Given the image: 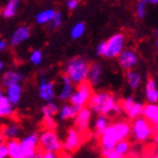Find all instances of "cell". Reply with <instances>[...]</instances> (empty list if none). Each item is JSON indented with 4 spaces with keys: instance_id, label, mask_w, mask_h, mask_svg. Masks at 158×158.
Wrapping results in <instances>:
<instances>
[{
    "instance_id": "cell-13",
    "label": "cell",
    "mask_w": 158,
    "mask_h": 158,
    "mask_svg": "<svg viewBox=\"0 0 158 158\" xmlns=\"http://www.w3.org/2000/svg\"><path fill=\"white\" fill-rule=\"evenodd\" d=\"M74 90L75 84L67 76H64L62 78V81H60V87H59L58 91L56 92V96L60 101H69Z\"/></svg>"
},
{
    "instance_id": "cell-37",
    "label": "cell",
    "mask_w": 158,
    "mask_h": 158,
    "mask_svg": "<svg viewBox=\"0 0 158 158\" xmlns=\"http://www.w3.org/2000/svg\"><path fill=\"white\" fill-rule=\"evenodd\" d=\"M0 158H9L7 145L3 143L0 144Z\"/></svg>"
},
{
    "instance_id": "cell-19",
    "label": "cell",
    "mask_w": 158,
    "mask_h": 158,
    "mask_svg": "<svg viewBox=\"0 0 158 158\" xmlns=\"http://www.w3.org/2000/svg\"><path fill=\"white\" fill-rule=\"evenodd\" d=\"M23 79H24L23 73L19 72V70H7L1 77V84L6 88L10 85L21 84V81H23Z\"/></svg>"
},
{
    "instance_id": "cell-45",
    "label": "cell",
    "mask_w": 158,
    "mask_h": 158,
    "mask_svg": "<svg viewBox=\"0 0 158 158\" xmlns=\"http://www.w3.org/2000/svg\"><path fill=\"white\" fill-rule=\"evenodd\" d=\"M60 158H74V157H73V156L70 155V154H65V155H63Z\"/></svg>"
},
{
    "instance_id": "cell-23",
    "label": "cell",
    "mask_w": 158,
    "mask_h": 158,
    "mask_svg": "<svg viewBox=\"0 0 158 158\" xmlns=\"http://www.w3.org/2000/svg\"><path fill=\"white\" fill-rule=\"evenodd\" d=\"M15 113V109L11 102L3 96L0 99V118H12Z\"/></svg>"
},
{
    "instance_id": "cell-4",
    "label": "cell",
    "mask_w": 158,
    "mask_h": 158,
    "mask_svg": "<svg viewBox=\"0 0 158 158\" xmlns=\"http://www.w3.org/2000/svg\"><path fill=\"white\" fill-rule=\"evenodd\" d=\"M153 126L144 116L132 120L131 123V134L136 142H146L154 135Z\"/></svg>"
},
{
    "instance_id": "cell-32",
    "label": "cell",
    "mask_w": 158,
    "mask_h": 158,
    "mask_svg": "<svg viewBox=\"0 0 158 158\" xmlns=\"http://www.w3.org/2000/svg\"><path fill=\"white\" fill-rule=\"evenodd\" d=\"M147 13V2L145 0H139L136 5V15L139 19H144Z\"/></svg>"
},
{
    "instance_id": "cell-38",
    "label": "cell",
    "mask_w": 158,
    "mask_h": 158,
    "mask_svg": "<svg viewBox=\"0 0 158 158\" xmlns=\"http://www.w3.org/2000/svg\"><path fill=\"white\" fill-rule=\"evenodd\" d=\"M104 48H106V42H100V43H99V44L97 45V48H96L97 55H99V56H103Z\"/></svg>"
},
{
    "instance_id": "cell-42",
    "label": "cell",
    "mask_w": 158,
    "mask_h": 158,
    "mask_svg": "<svg viewBox=\"0 0 158 158\" xmlns=\"http://www.w3.org/2000/svg\"><path fill=\"white\" fill-rule=\"evenodd\" d=\"M147 5H158V0H145Z\"/></svg>"
},
{
    "instance_id": "cell-5",
    "label": "cell",
    "mask_w": 158,
    "mask_h": 158,
    "mask_svg": "<svg viewBox=\"0 0 158 158\" xmlns=\"http://www.w3.org/2000/svg\"><path fill=\"white\" fill-rule=\"evenodd\" d=\"M62 139L54 130H45L39 135V146L43 152L58 153L62 151Z\"/></svg>"
},
{
    "instance_id": "cell-48",
    "label": "cell",
    "mask_w": 158,
    "mask_h": 158,
    "mask_svg": "<svg viewBox=\"0 0 158 158\" xmlns=\"http://www.w3.org/2000/svg\"><path fill=\"white\" fill-rule=\"evenodd\" d=\"M151 158H158V151L156 152V154H155V155H154L153 157H151Z\"/></svg>"
},
{
    "instance_id": "cell-26",
    "label": "cell",
    "mask_w": 158,
    "mask_h": 158,
    "mask_svg": "<svg viewBox=\"0 0 158 158\" xmlns=\"http://www.w3.org/2000/svg\"><path fill=\"white\" fill-rule=\"evenodd\" d=\"M110 118L104 114H97V118L94 122V130L98 135L102 133V132L110 125Z\"/></svg>"
},
{
    "instance_id": "cell-35",
    "label": "cell",
    "mask_w": 158,
    "mask_h": 158,
    "mask_svg": "<svg viewBox=\"0 0 158 158\" xmlns=\"http://www.w3.org/2000/svg\"><path fill=\"white\" fill-rule=\"evenodd\" d=\"M44 124L48 130H54L56 127V121L54 118H44Z\"/></svg>"
},
{
    "instance_id": "cell-29",
    "label": "cell",
    "mask_w": 158,
    "mask_h": 158,
    "mask_svg": "<svg viewBox=\"0 0 158 158\" xmlns=\"http://www.w3.org/2000/svg\"><path fill=\"white\" fill-rule=\"evenodd\" d=\"M20 5V0H8L5 8L2 10V15L5 18H12L15 15L18 8Z\"/></svg>"
},
{
    "instance_id": "cell-17",
    "label": "cell",
    "mask_w": 158,
    "mask_h": 158,
    "mask_svg": "<svg viewBox=\"0 0 158 158\" xmlns=\"http://www.w3.org/2000/svg\"><path fill=\"white\" fill-rule=\"evenodd\" d=\"M31 35V31H30L29 27H19L15 29V31L11 35V39H10V44L12 46H18V45L22 44L25 41H27Z\"/></svg>"
},
{
    "instance_id": "cell-39",
    "label": "cell",
    "mask_w": 158,
    "mask_h": 158,
    "mask_svg": "<svg viewBox=\"0 0 158 158\" xmlns=\"http://www.w3.org/2000/svg\"><path fill=\"white\" fill-rule=\"evenodd\" d=\"M103 158H126V157L125 156L120 155V154H118L116 152H114L113 149H112V151H110L108 154H106V155L103 156Z\"/></svg>"
},
{
    "instance_id": "cell-31",
    "label": "cell",
    "mask_w": 158,
    "mask_h": 158,
    "mask_svg": "<svg viewBox=\"0 0 158 158\" xmlns=\"http://www.w3.org/2000/svg\"><path fill=\"white\" fill-rule=\"evenodd\" d=\"M85 32H86V25H85V23L78 22L70 30V36L74 40H78L85 34Z\"/></svg>"
},
{
    "instance_id": "cell-33",
    "label": "cell",
    "mask_w": 158,
    "mask_h": 158,
    "mask_svg": "<svg viewBox=\"0 0 158 158\" xmlns=\"http://www.w3.org/2000/svg\"><path fill=\"white\" fill-rule=\"evenodd\" d=\"M43 60V54L40 49H34L31 54H30V62L32 63L33 65L37 66L42 63Z\"/></svg>"
},
{
    "instance_id": "cell-21",
    "label": "cell",
    "mask_w": 158,
    "mask_h": 158,
    "mask_svg": "<svg viewBox=\"0 0 158 158\" xmlns=\"http://www.w3.org/2000/svg\"><path fill=\"white\" fill-rule=\"evenodd\" d=\"M78 106H74L70 102L69 103H64L62 106H59L58 110V118L60 121H66V120H70V118H74L76 116L77 112L79 111Z\"/></svg>"
},
{
    "instance_id": "cell-12",
    "label": "cell",
    "mask_w": 158,
    "mask_h": 158,
    "mask_svg": "<svg viewBox=\"0 0 158 158\" xmlns=\"http://www.w3.org/2000/svg\"><path fill=\"white\" fill-rule=\"evenodd\" d=\"M75 125L76 128L80 133H85L89 130L90 127V122L92 118V112L89 108L82 106L79 109V111L77 112L76 116H75Z\"/></svg>"
},
{
    "instance_id": "cell-43",
    "label": "cell",
    "mask_w": 158,
    "mask_h": 158,
    "mask_svg": "<svg viewBox=\"0 0 158 158\" xmlns=\"http://www.w3.org/2000/svg\"><path fill=\"white\" fill-rule=\"evenodd\" d=\"M153 136H154V141H155V143L158 145V131H156Z\"/></svg>"
},
{
    "instance_id": "cell-3",
    "label": "cell",
    "mask_w": 158,
    "mask_h": 158,
    "mask_svg": "<svg viewBox=\"0 0 158 158\" xmlns=\"http://www.w3.org/2000/svg\"><path fill=\"white\" fill-rule=\"evenodd\" d=\"M89 64L81 57H74L69 59L64 67L65 76L68 77L75 85L81 84L87 80Z\"/></svg>"
},
{
    "instance_id": "cell-2",
    "label": "cell",
    "mask_w": 158,
    "mask_h": 158,
    "mask_svg": "<svg viewBox=\"0 0 158 158\" xmlns=\"http://www.w3.org/2000/svg\"><path fill=\"white\" fill-rule=\"evenodd\" d=\"M88 106L94 114L115 116L122 112L121 104L118 103L115 97L108 91H99L92 94Z\"/></svg>"
},
{
    "instance_id": "cell-40",
    "label": "cell",
    "mask_w": 158,
    "mask_h": 158,
    "mask_svg": "<svg viewBox=\"0 0 158 158\" xmlns=\"http://www.w3.org/2000/svg\"><path fill=\"white\" fill-rule=\"evenodd\" d=\"M39 158H58L56 153H52V152H43L42 154H40Z\"/></svg>"
},
{
    "instance_id": "cell-18",
    "label": "cell",
    "mask_w": 158,
    "mask_h": 158,
    "mask_svg": "<svg viewBox=\"0 0 158 158\" xmlns=\"http://www.w3.org/2000/svg\"><path fill=\"white\" fill-rule=\"evenodd\" d=\"M102 76V66L98 63H92L88 67V74H87V81L92 87L99 85Z\"/></svg>"
},
{
    "instance_id": "cell-16",
    "label": "cell",
    "mask_w": 158,
    "mask_h": 158,
    "mask_svg": "<svg viewBox=\"0 0 158 158\" xmlns=\"http://www.w3.org/2000/svg\"><path fill=\"white\" fill-rule=\"evenodd\" d=\"M22 94H23V88L21 86V84H15L6 87L5 96L7 97V99L13 106H17L18 103H20L21 99H22Z\"/></svg>"
},
{
    "instance_id": "cell-11",
    "label": "cell",
    "mask_w": 158,
    "mask_h": 158,
    "mask_svg": "<svg viewBox=\"0 0 158 158\" xmlns=\"http://www.w3.org/2000/svg\"><path fill=\"white\" fill-rule=\"evenodd\" d=\"M118 65L124 70H132L135 69L139 62L138 55L133 49H123L118 56Z\"/></svg>"
},
{
    "instance_id": "cell-10",
    "label": "cell",
    "mask_w": 158,
    "mask_h": 158,
    "mask_svg": "<svg viewBox=\"0 0 158 158\" xmlns=\"http://www.w3.org/2000/svg\"><path fill=\"white\" fill-rule=\"evenodd\" d=\"M121 108L122 111L127 115L128 118L134 120V118H138V116L143 115V110H144V104L141 102L135 101L134 97L128 96L125 99H123L121 101Z\"/></svg>"
},
{
    "instance_id": "cell-49",
    "label": "cell",
    "mask_w": 158,
    "mask_h": 158,
    "mask_svg": "<svg viewBox=\"0 0 158 158\" xmlns=\"http://www.w3.org/2000/svg\"><path fill=\"white\" fill-rule=\"evenodd\" d=\"M156 47L158 48V36H157V39H156Z\"/></svg>"
},
{
    "instance_id": "cell-14",
    "label": "cell",
    "mask_w": 158,
    "mask_h": 158,
    "mask_svg": "<svg viewBox=\"0 0 158 158\" xmlns=\"http://www.w3.org/2000/svg\"><path fill=\"white\" fill-rule=\"evenodd\" d=\"M20 144L23 149V156L25 154L36 152V148L39 146V134L30 133L20 139Z\"/></svg>"
},
{
    "instance_id": "cell-28",
    "label": "cell",
    "mask_w": 158,
    "mask_h": 158,
    "mask_svg": "<svg viewBox=\"0 0 158 158\" xmlns=\"http://www.w3.org/2000/svg\"><path fill=\"white\" fill-rule=\"evenodd\" d=\"M56 11L54 9H45L40 11L36 15H35V20L39 24H47V23L51 22V20L53 19V17L55 15Z\"/></svg>"
},
{
    "instance_id": "cell-44",
    "label": "cell",
    "mask_w": 158,
    "mask_h": 158,
    "mask_svg": "<svg viewBox=\"0 0 158 158\" xmlns=\"http://www.w3.org/2000/svg\"><path fill=\"white\" fill-rule=\"evenodd\" d=\"M3 68H5V63H3L2 60H0V73L2 72Z\"/></svg>"
},
{
    "instance_id": "cell-47",
    "label": "cell",
    "mask_w": 158,
    "mask_h": 158,
    "mask_svg": "<svg viewBox=\"0 0 158 158\" xmlns=\"http://www.w3.org/2000/svg\"><path fill=\"white\" fill-rule=\"evenodd\" d=\"M3 96H5V94H3V92H2V89L0 88V99L2 98V97H3Z\"/></svg>"
},
{
    "instance_id": "cell-36",
    "label": "cell",
    "mask_w": 158,
    "mask_h": 158,
    "mask_svg": "<svg viewBox=\"0 0 158 158\" xmlns=\"http://www.w3.org/2000/svg\"><path fill=\"white\" fill-rule=\"evenodd\" d=\"M79 3H80L79 0H67L66 6L69 10H72L73 11V10H76L77 8L79 7Z\"/></svg>"
},
{
    "instance_id": "cell-34",
    "label": "cell",
    "mask_w": 158,
    "mask_h": 158,
    "mask_svg": "<svg viewBox=\"0 0 158 158\" xmlns=\"http://www.w3.org/2000/svg\"><path fill=\"white\" fill-rule=\"evenodd\" d=\"M62 23H63L62 13L56 12V13H55L54 17H53V19L51 20V22H49L48 24H49V27H52V29H57V27H59L60 25H62Z\"/></svg>"
},
{
    "instance_id": "cell-8",
    "label": "cell",
    "mask_w": 158,
    "mask_h": 158,
    "mask_svg": "<svg viewBox=\"0 0 158 158\" xmlns=\"http://www.w3.org/2000/svg\"><path fill=\"white\" fill-rule=\"evenodd\" d=\"M81 143H82L81 133L77 128L72 127L67 131L66 137H65L64 142L62 143V149H64V152L66 154L75 153L81 146Z\"/></svg>"
},
{
    "instance_id": "cell-30",
    "label": "cell",
    "mask_w": 158,
    "mask_h": 158,
    "mask_svg": "<svg viewBox=\"0 0 158 158\" xmlns=\"http://www.w3.org/2000/svg\"><path fill=\"white\" fill-rule=\"evenodd\" d=\"M113 151L116 152L118 154L122 156H127L131 152V143L127 139H122V141L118 142L115 144V146L113 147Z\"/></svg>"
},
{
    "instance_id": "cell-41",
    "label": "cell",
    "mask_w": 158,
    "mask_h": 158,
    "mask_svg": "<svg viewBox=\"0 0 158 158\" xmlns=\"http://www.w3.org/2000/svg\"><path fill=\"white\" fill-rule=\"evenodd\" d=\"M7 41L6 40H0V52H2V51H5L6 48H7Z\"/></svg>"
},
{
    "instance_id": "cell-24",
    "label": "cell",
    "mask_w": 158,
    "mask_h": 158,
    "mask_svg": "<svg viewBox=\"0 0 158 158\" xmlns=\"http://www.w3.org/2000/svg\"><path fill=\"white\" fill-rule=\"evenodd\" d=\"M7 148L9 158H22L23 157V149L21 147V144L18 138L15 139H8L7 142Z\"/></svg>"
},
{
    "instance_id": "cell-9",
    "label": "cell",
    "mask_w": 158,
    "mask_h": 158,
    "mask_svg": "<svg viewBox=\"0 0 158 158\" xmlns=\"http://www.w3.org/2000/svg\"><path fill=\"white\" fill-rule=\"evenodd\" d=\"M37 94L41 100L47 102L53 101L56 97V87L55 84L49 80L46 76H41L39 79V88H37Z\"/></svg>"
},
{
    "instance_id": "cell-15",
    "label": "cell",
    "mask_w": 158,
    "mask_h": 158,
    "mask_svg": "<svg viewBox=\"0 0 158 158\" xmlns=\"http://www.w3.org/2000/svg\"><path fill=\"white\" fill-rule=\"evenodd\" d=\"M153 126L154 131H158V104L157 103H149L144 106L143 115Z\"/></svg>"
},
{
    "instance_id": "cell-1",
    "label": "cell",
    "mask_w": 158,
    "mask_h": 158,
    "mask_svg": "<svg viewBox=\"0 0 158 158\" xmlns=\"http://www.w3.org/2000/svg\"><path fill=\"white\" fill-rule=\"evenodd\" d=\"M131 136V124L127 121H116L100 134V146L102 155H106L113 149L115 144L122 139H127Z\"/></svg>"
},
{
    "instance_id": "cell-27",
    "label": "cell",
    "mask_w": 158,
    "mask_h": 158,
    "mask_svg": "<svg viewBox=\"0 0 158 158\" xmlns=\"http://www.w3.org/2000/svg\"><path fill=\"white\" fill-rule=\"evenodd\" d=\"M58 110H59V106L53 101H47L44 106H42V115L43 118H55V116L58 114Z\"/></svg>"
},
{
    "instance_id": "cell-6",
    "label": "cell",
    "mask_w": 158,
    "mask_h": 158,
    "mask_svg": "<svg viewBox=\"0 0 158 158\" xmlns=\"http://www.w3.org/2000/svg\"><path fill=\"white\" fill-rule=\"evenodd\" d=\"M92 94H94L92 86L86 80L81 84L77 85V88L74 90L69 101L72 104L78 106V108H82V106H86L88 104Z\"/></svg>"
},
{
    "instance_id": "cell-22",
    "label": "cell",
    "mask_w": 158,
    "mask_h": 158,
    "mask_svg": "<svg viewBox=\"0 0 158 158\" xmlns=\"http://www.w3.org/2000/svg\"><path fill=\"white\" fill-rule=\"evenodd\" d=\"M145 96L146 100L149 103H157L158 102V88L155 79L149 78L145 86Z\"/></svg>"
},
{
    "instance_id": "cell-7",
    "label": "cell",
    "mask_w": 158,
    "mask_h": 158,
    "mask_svg": "<svg viewBox=\"0 0 158 158\" xmlns=\"http://www.w3.org/2000/svg\"><path fill=\"white\" fill-rule=\"evenodd\" d=\"M106 42V48H104L103 57L106 58H115L120 55V53L124 49L125 46V36L122 33L113 34L109 37Z\"/></svg>"
},
{
    "instance_id": "cell-25",
    "label": "cell",
    "mask_w": 158,
    "mask_h": 158,
    "mask_svg": "<svg viewBox=\"0 0 158 158\" xmlns=\"http://www.w3.org/2000/svg\"><path fill=\"white\" fill-rule=\"evenodd\" d=\"M126 82H127L128 87L133 90H136L141 87L142 85V76L138 72H136L135 69L132 70H127L126 73Z\"/></svg>"
},
{
    "instance_id": "cell-46",
    "label": "cell",
    "mask_w": 158,
    "mask_h": 158,
    "mask_svg": "<svg viewBox=\"0 0 158 158\" xmlns=\"http://www.w3.org/2000/svg\"><path fill=\"white\" fill-rule=\"evenodd\" d=\"M3 139H5V137H3L2 133H1V131H0V144L3 143Z\"/></svg>"
},
{
    "instance_id": "cell-20",
    "label": "cell",
    "mask_w": 158,
    "mask_h": 158,
    "mask_svg": "<svg viewBox=\"0 0 158 158\" xmlns=\"http://www.w3.org/2000/svg\"><path fill=\"white\" fill-rule=\"evenodd\" d=\"M22 128L18 124L17 122H9V123L5 124L1 128V133H2L3 137L6 139H15L18 138L21 135Z\"/></svg>"
}]
</instances>
